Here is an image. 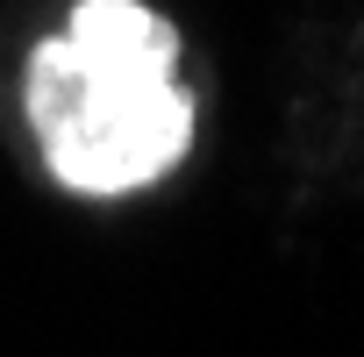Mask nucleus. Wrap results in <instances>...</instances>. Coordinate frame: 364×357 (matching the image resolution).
Listing matches in <instances>:
<instances>
[{"label": "nucleus", "instance_id": "obj_1", "mask_svg": "<svg viewBox=\"0 0 364 357\" xmlns=\"http://www.w3.org/2000/svg\"><path fill=\"white\" fill-rule=\"evenodd\" d=\"M22 107L43 164L72 193H136L193 143V93L178 86V29L143 0H79L29 50Z\"/></svg>", "mask_w": 364, "mask_h": 357}]
</instances>
